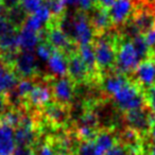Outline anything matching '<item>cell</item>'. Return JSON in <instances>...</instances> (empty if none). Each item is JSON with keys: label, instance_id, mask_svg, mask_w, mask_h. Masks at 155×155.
Returning <instances> with one entry per match:
<instances>
[{"label": "cell", "instance_id": "cell-1", "mask_svg": "<svg viewBox=\"0 0 155 155\" xmlns=\"http://www.w3.org/2000/svg\"><path fill=\"white\" fill-rule=\"evenodd\" d=\"M120 36L107 32L96 35L93 41L96 64L100 72H110L115 69L117 47Z\"/></svg>", "mask_w": 155, "mask_h": 155}, {"label": "cell", "instance_id": "cell-2", "mask_svg": "<svg viewBox=\"0 0 155 155\" xmlns=\"http://www.w3.org/2000/svg\"><path fill=\"white\" fill-rule=\"evenodd\" d=\"M41 39H46L53 49L63 52L66 55L78 50L77 44L58 27L55 18H51L45 31H41Z\"/></svg>", "mask_w": 155, "mask_h": 155}, {"label": "cell", "instance_id": "cell-3", "mask_svg": "<svg viewBox=\"0 0 155 155\" xmlns=\"http://www.w3.org/2000/svg\"><path fill=\"white\" fill-rule=\"evenodd\" d=\"M115 103L122 112L138 110L146 106L143 91L138 84L130 81L116 95L114 96Z\"/></svg>", "mask_w": 155, "mask_h": 155}, {"label": "cell", "instance_id": "cell-4", "mask_svg": "<svg viewBox=\"0 0 155 155\" xmlns=\"http://www.w3.org/2000/svg\"><path fill=\"white\" fill-rule=\"evenodd\" d=\"M139 62L140 60L136 53L132 41L122 38L120 36L117 47L116 64H115L116 72L129 77L130 73H133L135 71V69L139 65Z\"/></svg>", "mask_w": 155, "mask_h": 155}, {"label": "cell", "instance_id": "cell-5", "mask_svg": "<svg viewBox=\"0 0 155 155\" xmlns=\"http://www.w3.org/2000/svg\"><path fill=\"white\" fill-rule=\"evenodd\" d=\"M95 31L85 12L79 11L72 16V33L71 39L77 45H88L95 39Z\"/></svg>", "mask_w": 155, "mask_h": 155}, {"label": "cell", "instance_id": "cell-6", "mask_svg": "<svg viewBox=\"0 0 155 155\" xmlns=\"http://www.w3.org/2000/svg\"><path fill=\"white\" fill-rule=\"evenodd\" d=\"M155 117L147 106L124 113V123L127 127L136 131L140 135H147Z\"/></svg>", "mask_w": 155, "mask_h": 155}, {"label": "cell", "instance_id": "cell-7", "mask_svg": "<svg viewBox=\"0 0 155 155\" xmlns=\"http://www.w3.org/2000/svg\"><path fill=\"white\" fill-rule=\"evenodd\" d=\"M38 65L33 52L21 51L17 53L14 60L12 69L17 77L22 79H33L37 74Z\"/></svg>", "mask_w": 155, "mask_h": 155}, {"label": "cell", "instance_id": "cell-8", "mask_svg": "<svg viewBox=\"0 0 155 155\" xmlns=\"http://www.w3.org/2000/svg\"><path fill=\"white\" fill-rule=\"evenodd\" d=\"M51 91L55 102L69 106L74 96V82L69 77L58 78L52 82Z\"/></svg>", "mask_w": 155, "mask_h": 155}, {"label": "cell", "instance_id": "cell-9", "mask_svg": "<svg viewBox=\"0 0 155 155\" xmlns=\"http://www.w3.org/2000/svg\"><path fill=\"white\" fill-rule=\"evenodd\" d=\"M67 73L74 84L85 83L91 79L88 69L79 55L78 50L67 55Z\"/></svg>", "mask_w": 155, "mask_h": 155}, {"label": "cell", "instance_id": "cell-10", "mask_svg": "<svg viewBox=\"0 0 155 155\" xmlns=\"http://www.w3.org/2000/svg\"><path fill=\"white\" fill-rule=\"evenodd\" d=\"M135 12V3L133 0H115L110 8L108 14L113 25L123 26L132 19Z\"/></svg>", "mask_w": 155, "mask_h": 155}, {"label": "cell", "instance_id": "cell-11", "mask_svg": "<svg viewBox=\"0 0 155 155\" xmlns=\"http://www.w3.org/2000/svg\"><path fill=\"white\" fill-rule=\"evenodd\" d=\"M14 133L16 147H31L36 140L35 121L28 115H22L19 125Z\"/></svg>", "mask_w": 155, "mask_h": 155}, {"label": "cell", "instance_id": "cell-12", "mask_svg": "<svg viewBox=\"0 0 155 155\" xmlns=\"http://www.w3.org/2000/svg\"><path fill=\"white\" fill-rule=\"evenodd\" d=\"M153 58L142 61L134 71V82L139 85L142 91L155 85V65Z\"/></svg>", "mask_w": 155, "mask_h": 155}, {"label": "cell", "instance_id": "cell-13", "mask_svg": "<svg viewBox=\"0 0 155 155\" xmlns=\"http://www.w3.org/2000/svg\"><path fill=\"white\" fill-rule=\"evenodd\" d=\"M89 12L91 13L87 16H88L91 25L93 27L94 31H95V35H100L102 33H105L112 28L113 22L107 10L95 5Z\"/></svg>", "mask_w": 155, "mask_h": 155}, {"label": "cell", "instance_id": "cell-14", "mask_svg": "<svg viewBox=\"0 0 155 155\" xmlns=\"http://www.w3.org/2000/svg\"><path fill=\"white\" fill-rule=\"evenodd\" d=\"M130 82V79L127 75L121 74L118 72H107L102 77L101 80V87L103 91L107 96L114 97L125 84Z\"/></svg>", "mask_w": 155, "mask_h": 155}, {"label": "cell", "instance_id": "cell-15", "mask_svg": "<svg viewBox=\"0 0 155 155\" xmlns=\"http://www.w3.org/2000/svg\"><path fill=\"white\" fill-rule=\"evenodd\" d=\"M44 114L48 121L55 125H64L69 119V106L52 102L43 107Z\"/></svg>", "mask_w": 155, "mask_h": 155}, {"label": "cell", "instance_id": "cell-16", "mask_svg": "<svg viewBox=\"0 0 155 155\" xmlns=\"http://www.w3.org/2000/svg\"><path fill=\"white\" fill-rule=\"evenodd\" d=\"M131 21L133 22L139 34L144 35L155 28V12L149 9L136 11Z\"/></svg>", "mask_w": 155, "mask_h": 155}, {"label": "cell", "instance_id": "cell-17", "mask_svg": "<svg viewBox=\"0 0 155 155\" xmlns=\"http://www.w3.org/2000/svg\"><path fill=\"white\" fill-rule=\"evenodd\" d=\"M52 98L51 87L44 83L35 84L32 91L27 97V102L33 106L38 107H45L48 103H50V100Z\"/></svg>", "mask_w": 155, "mask_h": 155}, {"label": "cell", "instance_id": "cell-18", "mask_svg": "<svg viewBox=\"0 0 155 155\" xmlns=\"http://www.w3.org/2000/svg\"><path fill=\"white\" fill-rule=\"evenodd\" d=\"M17 41L18 49H21V51L32 52L41 41V32H35L21 27L17 35Z\"/></svg>", "mask_w": 155, "mask_h": 155}, {"label": "cell", "instance_id": "cell-19", "mask_svg": "<svg viewBox=\"0 0 155 155\" xmlns=\"http://www.w3.org/2000/svg\"><path fill=\"white\" fill-rule=\"evenodd\" d=\"M16 149L13 127L0 122V155H13Z\"/></svg>", "mask_w": 155, "mask_h": 155}, {"label": "cell", "instance_id": "cell-20", "mask_svg": "<svg viewBox=\"0 0 155 155\" xmlns=\"http://www.w3.org/2000/svg\"><path fill=\"white\" fill-rule=\"evenodd\" d=\"M115 134L110 130H101L98 132L97 136L94 139L96 155H106V153L116 144Z\"/></svg>", "mask_w": 155, "mask_h": 155}, {"label": "cell", "instance_id": "cell-21", "mask_svg": "<svg viewBox=\"0 0 155 155\" xmlns=\"http://www.w3.org/2000/svg\"><path fill=\"white\" fill-rule=\"evenodd\" d=\"M48 69L55 77H65L67 74V55L61 51H53L48 60Z\"/></svg>", "mask_w": 155, "mask_h": 155}, {"label": "cell", "instance_id": "cell-22", "mask_svg": "<svg viewBox=\"0 0 155 155\" xmlns=\"http://www.w3.org/2000/svg\"><path fill=\"white\" fill-rule=\"evenodd\" d=\"M78 53L81 56V58L83 60L84 64L86 65L87 69L89 71L91 79H96L98 75V70L97 64H96V58H95V51H94V47L91 44L88 45H82L79 46L78 48Z\"/></svg>", "mask_w": 155, "mask_h": 155}, {"label": "cell", "instance_id": "cell-23", "mask_svg": "<svg viewBox=\"0 0 155 155\" xmlns=\"http://www.w3.org/2000/svg\"><path fill=\"white\" fill-rule=\"evenodd\" d=\"M18 83L17 75L13 69L0 64V93H9L13 91Z\"/></svg>", "mask_w": 155, "mask_h": 155}, {"label": "cell", "instance_id": "cell-24", "mask_svg": "<svg viewBox=\"0 0 155 155\" xmlns=\"http://www.w3.org/2000/svg\"><path fill=\"white\" fill-rule=\"evenodd\" d=\"M132 43H133V46L135 48L136 53H137L140 62L154 56L153 50L150 49V47L148 46L146 39H144V36L142 34H137L136 36H134L133 39H132Z\"/></svg>", "mask_w": 155, "mask_h": 155}, {"label": "cell", "instance_id": "cell-25", "mask_svg": "<svg viewBox=\"0 0 155 155\" xmlns=\"http://www.w3.org/2000/svg\"><path fill=\"white\" fill-rule=\"evenodd\" d=\"M22 118V115L17 108H11L0 116V122L11 127H17Z\"/></svg>", "mask_w": 155, "mask_h": 155}, {"label": "cell", "instance_id": "cell-26", "mask_svg": "<svg viewBox=\"0 0 155 155\" xmlns=\"http://www.w3.org/2000/svg\"><path fill=\"white\" fill-rule=\"evenodd\" d=\"M28 17L27 13L21 9V8L18 5L16 8H13V9H10L8 11L7 14V18L11 24H13L16 28H21L22 25L25 24V20Z\"/></svg>", "mask_w": 155, "mask_h": 155}, {"label": "cell", "instance_id": "cell-27", "mask_svg": "<svg viewBox=\"0 0 155 155\" xmlns=\"http://www.w3.org/2000/svg\"><path fill=\"white\" fill-rule=\"evenodd\" d=\"M35 83L32 79H22L21 81L17 83L15 87V93L17 94V96L22 99V98H27L29 96V94L32 91L33 87H34Z\"/></svg>", "mask_w": 155, "mask_h": 155}, {"label": "cell", "instance_id": "cell-28", "mask_svg": "<svg viewBox=\"0 0 155 155\" xmlns=\"http://www.w3.org/2000/svg\"><path fill=\"white\" fill-rule=\"evenodd\" d=\"M99 130L93 129L89 127H78L75 130L77 138L81 139V141H93L97 136Z\"/></svg>", "mask_w": 155, "mask_h": 155}, {"label": "cell", "instance_id": "cell-29", "mask_svg": "<svg viewBox=\"0 0 155 155\" xmlns=\"http://www.w3.org/2000/svg\"><path fill=\"white\" fill-rule=\"evenodd\" d=\"M53 53V48L46 39H41L36 47V55L41 61H48Z\"/></svg>", "mask_w": 155, "mask_h": 155}, {"label": "cell", "instance_id": "cell-30", "mask_svg": "<svg viewBox=\"0 0 155 155\" xmlns=\"http://www.w3.org/2000/svg\"><path fill=\"white\" fill-rule=\"evenodd\" d=\"M45 3V0H20L19 7L27 14H33Z\"/></svg>", "mask_w": 155, "mask_h": 155}, {"label": "cell", "instance_id": "cell-31", "mask_svg": "<svg viewBox=\"0 0 155 155\" xmlns=\"http://www.w3.org/2000/svg\"><path fill=\"white\" fill-rule=\"evenodd\" d=\"M144 102L148 110L155 116V85L143 91Z\"/></svg>", "mask_w": 155, "mask_h": 155}, {"label": "cell", "instance_id": "cell-32", "mask_svg": "<svg viewBox=\"0 0 155 155\" xmlns=\"http://www.w3.org/2000/svg\"><path fill=\"white\" fill-rule=\"evenodd\" d=\"M74 155H96L94 140L93 141H81V143L75 148Z\"/></svg>", "mask_w": 155, "mask_h": 155}, {"label": "cell", "instance_id": "cell-33", "mask_svg": "<svg viewBox=\"0 0 155 155\" xmlns=\"http://www.w3.org/2000/svg\"><path fill=\"white\" fill-rule=\"evenodd\" d=\"M17 32V28L8 20L7 17L0 18V37Z\"/></svg>", "mask_w": 155, "mask_h": 155}, {"label": "cell", "instance_id": "cell-34", "mask_svg": "<svg viewBox=\"0 0 155 155\" xmlns=\"http://www.w3.org/2000/svg\"><path fill=\"white\" fill-rule=\"evenodd\" d=\"M106 155H132L131 152L127 150V148L125 146L121 143H118V144H115L107 153Z\"/></svg>", "mask_w": 155, "mask_h": 155}, {"label": "cell", "instance_id": "cell-35", "mask_svg": "<svg viewBox=\"0 0 155 155\" xmlns=\"http://www.w3.org/2000/svg\"><path fill=\"white\" fill-rule=\"evenodd\" d=\"M77 3L83 12L91 11L95 7V0H77Z\"/></svg>", "mask_w": 155, "mask_h": 155}, {"label": "cell", "instance_id": "cell-36", "mask_svg": "<svg viewBox=\"0 0 155 155\" xmlns=\"http://www.w3.org/2000/svg\"><path fill=\"white\" fill-rule=\"evenodd\" d=\"M9 105V100L5 93H0V116L7 112V108Z\"/></svg>", "mask_w": 155, "mask_h": 155}, {"label": "cell", "instance_id": "cell-37", "mask_svg": "<svg viewBox=\"0 0 155 155\" xmlns=\"http://www.w3.org/2000/svg\"><path fill=\"white\" fill-rule=\"evenodd\" d=\"M13 155H34L31 147H16Z\"/></svg>", "mask_w": 155, "mask_h": 155}, {"label": "cell", "instance_id": "cell-38", "mask_svg": "<svg viewBox=\"0 0 155 155\" xmlns=\"http://www.w3.org/2000/svg\"><path fill=\"white\" fill-rule=\"evenodd\" d=\"M143 36L149 47H155V28H153L151 31H149Z\"/></svg>", "mask_w": 155, "mask_h": 155}, {"label": "cell", "instance_id": "cell-39", "mask_svg": "<svg viewBox=\"0 0 155 155\" xmlns=\"http://www.w3.org/2000/svg\"><path fill=\"white\" fill-rule=\"evenodd\" d=\"M115 2V0H95V5L96 7H100L102 9H110Z\"/></svg>", "mask_w": 155, "mask_h": 155}, {"label": "cell", "instance_id": "cell-40", "mask_svg": "<svg viewBox=\"0 0 155 155\" xmlns=\"http://www.w3.org/2000/svg\"><path fill=\"white\" fill-rule=\"evenodd\" d=\"M39 155H56V153L49 144H44L39 150Z\"/></svg>", "mask_w": 155, "mask_h": 155}, {"label": "cell", "instance_id": "cell-41", "mask_svg": "<svg viewBox=\"0 0 155 155\" xmlns=\"http://www.w3.org/2000/svg\"><path fill=\"white\" fill-rule=\"evenodd\" d=\"M1 2L7 7L8 10H10V9H13V8L18 7V5H19L20 0H2Z\"/></svg>", "mask_w": 155, "mask_h": 155}, {"label": "cell", "instance_id": "cell-42", "mask_svg": "<svg viewBox=\"0 0 155 155\" xmlns=\"http://www.w3.org/2000/svg\"><path fill=\"white\" fill-rule=\"evenodd\" d=\"M148 134H149V137H150L151 141H152L153 144L155 146V118H154V120L152 121V124H151Z\"/></svg>", "mask_w": 155, "mask_h": 155}, {"label": "cell", "instance_id": "cell-43", "mask_svg": "<svg viewBox=\"0 0 155 155\" xmlns=\"http://www.w3.org/2000/svg\"><path fill=\"white\" fill-rule=\"evenodd\" d=\"M8 11H9V10L7 9V7H5V5L0 1V18L7 17Z\"/></svg>", "mask_w": 155, "mask_h": 155}, {"label": "cell", "instance_id": "cell-44", "mask_svg": "<svg viewBox=\"0 0 155 155\" xmlns=\"http://www.w3.org/2000/svg\"><path fill=\"white\" fill-rule=\"evenodd\" d=\"M65 5H73V3H77V0H62Z\"/></svg>", "mask_w": 155, "mask_h": 155}, {"label": "cell", "instance_id": "cell-45", "mask_svg": "<svg viewBox=\"0 0 155 155\" xmlns=\"http://www.w3.org/2000/svg\"><path fill=\"white\" fill-rule=\"evenodd\" d=\"M150 155H155V146L153 144L150 149Z\"/></svg>", "mask_w": 155, "mask_h": 155}, {"label": "cell", "instance_id": "cell-46", "mask_svg": "<svg viewBox=\"0 0 155 155\" xmlns=\"http://www.w3.org/2000/svg\"><path fill=\"white\" fill-rule=\"evenodd\" d=\"M154 58V65H155V58Z\"/></svg>", "mask_w": 155, "mask_h": 155}, {"label": "cell", "instance_id": "cell-47", "mask_svg": "<svg viewBox=\"0 0 155 155\" xmlns=\"http://www.w3.org/2000/svg\"><path fill=\"white\" fill-rule=\"evenodd\" d=\"M153 2H154V5H155V0H153Z\"/></svg>", "mask_w": 155, "mask_h": 155}, {"label": "cell", "instance_id": "cell-48", "mask_svg": "<svg viewBox=\"0 0 155 155\" xmlns=\"http://www.w3.org/2000/svg\"><path fill=\"white\" fill-rule=\"evenodd\" d=\"M153 52H155V50H153Z\"/></svg>", "mask_w": 155, "mask_h": 155}, {"label": "cell", "instance_id": "cell-49", "mask_svg": "<svg viewBox=\"0 0 155 155\" xmlns=\"http://www.w3.org/2000/svg\"><path fill=\"white\" fill-rule=\"evenodd\" d=\"M0 1H2V0H0Z\"/></svg>", "mask_w": 155, "mask_h": 155}]
</instances>
